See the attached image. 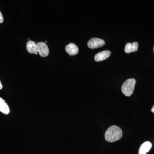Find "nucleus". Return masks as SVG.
Masks as SVG:
<instances>
[{
  "label": "nucleus",
  "instance_id": "obj_1",
  "mask_svg": "<svg viewBox=\"0 0 154 154\" xmlns=\"http://www.w3.org/2000/svg\"><path fill=\"white\" fill-rule=\"evenodd\" d=\"M122 135V131L121 128L116 125H112L105 132V139L109 142H114L119 140Z\"/></svg>",
  "mask_w": 154,
  "mask_h": 154
},
{
  "label": "nucleus",
  "instance_id": "obj_2",
  "mask_svg": "<svg viewBox=\"0 0 154 154\" xmlns=\"http://www.w3.org/2000/svg\"><path fill=\"white\" fill-rule=\"evenodd\" d=\"M135 83V79L132 78L126 80L121 87L122 92L123 94L127 96H131L134 90Z\"/></svg>",
  "mask_w": 154,
  "mask_h": 154
},
{
  "label": "nucleus",
  "instance_id": "obj_3",
  "mask_svg": "<svg viewBox=\"0 0 154 154\" xmlns=\"http://www.w3.org/2000/svg\"><path fill=\"white\" fill-rule=\"evenodd\" d=\"M105 42L103 39L97 38H91L88 42V46L91 49H95L104 46Z\"/></svg>",
  "mask_w": 154,
  "mask_h": 154
},
{
  "label": "nucleus",
  "instance_id": "obj_4",
  "mask_svg": "<svg viewBox=\"0 0 154 154\" xmlns=\"http://www.w3.org/2000/svg\"><path fill=\"white\" fill-rule=\"evenodd\" d=\"M38 53L42 57H45L49 54V48L46 43L44 42H39L37 44Z\"/></svg>",
  "mask_w": 154,
  "mask_h": 154
},
{
  "label": "nucleus",
  "instance_id": "obj_5",
  "mask_svg": "<svg viewBox=\"0 0 154 154\" xmlns=\"http://www.w3.org/2000/svg\"><path fill=\"white\" fill-rule=\"evenodd\" d=\"M111 52L110 51L105 50L98 53L95 55V60L96 62L102 61L107 59L110 57Z\"/></svg>",
  "mask_w": 154,
  "mask_h": 154
},
{
  "label": "nucleus",
  "instance_id": "obj_6",
  "mask_svg": "<svg viewBox=\"0 0 154 154\" xmlns=\"http://www.w3.org/2000/svg\"><path fill=\"white\" fill-rule=\"evenodd\" d=\"M65 50L70 56L76 55L79 52V48L75 44L73 43H70L67 45Z\"/></svg>",
  "mask_w": 154,
  "mask_h": 154
},
{
  "label": "nucleus",
  "instance_id": "obj_7",
  "mask_svg": "<svg viewBox=\"0 0 154 154\" xmlns=\"http://www.w3.org/2000/svg\"><path fill=\"white\" fill-rule=\"evenodd\" d=\"M152 144L149 141H146L140 146L139 149V154H146L151 149Z\"/></svg>",
  "mask_w": 154,
  "mask_h": 154
},
{
  "label": "nucleus",
  "instance_id": "obj_8",
  "mask_svg": "<svg viewBox=\"0 0 154 154\" xmlns=\"http://www.w3.org/2000/svg\"><path fill=\"white\" fill-rule=\"evenodd\" d=\"M27 51L30 54H37L38 52L37 44L33 41H29L27 43Z\"/></svg>",
  "mask_w": 154,
  "mask_h": 154
},
{
  "label": "nucleus",
  "instance_id": "obj_9",
  "mask_svg": "<svg viewBox=\"0 0 154 154\" xmlns=\"http://www.w3.org/2000/svg\"><path fill=\"white\" fill-rule=\"evenodd\" d=\"M138 48V43L137 42H134L132 43H128L125 47V51L126 53L136 51Z\"/></svg>",
  "mask_w": 154,
  "mask_h": 154
},
{
  "label": "nucleus",
  "instance_id": "obj_10",
  "mask_svg": "<svg viewBox=\"0 0 154 154\" xmlns=\"http://www.w3.org/2000/svg\"><path fill=\"white\" fill-rule=\"evenodd\" d=\"M0 111L6 115L8 114L10 112L8 105L5 101L1 98H0Z\"/></svg>",
  "mask_w": 154,
  "mask_h": 154
},
{
  "label": "nucleus",
  "instance_id": "obj_11",
  "mask_svg": "<svg viewBox=\"0 0 154 154\" xmlns=\"http://www.w3.org/2000/svg\"><path fill=\"white\" fill-rule=\"evenodd\" d=\"M4 22V18H3L2 14L0 12V23H2Z\"/></svg>",
  "mask_w": 154,
  "mask_h": 154
},
{
  "label": "nucleus",
  "instance_id": "obj_12",
  "mask_svg": "<svg viewBox=\"0 0 154 154\" xmlns=\"http://www.w3.org/2000/svg\"><path fill=\"white\" fill-rule=\"evenodd\" d=\"M3 88V85H2V83H1V81H0V90L2 89Z\"/></svg>",
  "mask_w": 154,
  "mask_h": 154
},
{
  "label": "nucleus",
  "instance_id": "obj_13",
  "mask_svg": "<svg viewBox=\"0 0 154 154\" xmlns=\"http://www.w3.org/2000/svg\"><path fill=\"white\" fill-rule=\"evenodd\" d=\"M152 112L153 113H154V105L153 106V107H152L151 109Z\"/></svg>",
  "mask_w": 154,
  "mask_h": 154
},
{
  "label": "nucleus",
  "instance_id": "obj_14",
  "mask_svg": "<svg viewBox=\"0 0 154 154\" xmlns=\"http://www.w3.org/2000/svg\"><path fill=\"white\" fill-rule=\"evenodd\" d=\"M153 51H154V46Z\"/></svg>",
  "mask_w": 154,
  "mask_h": 154
}]
</instances>
